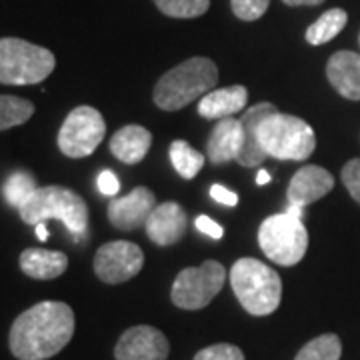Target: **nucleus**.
<instances>
[{"mask_svg": "<svg viewBox=\"0 0 360 360\" xmlns=\"http://www.w3.org/2000/svg\"><path fill=\"white\" fill-rule=\"evenodd\" d=\"M75 312L58 300H44L16 316L8 347L18 360H49L72 340Z\"/></svg>", "mask_w": 360, "mask_h": 360, "instance_id": "f257e3e1", "label": "nucleus"}, {"mask_svg": "<svg viewBox=\"0 0 360 360\" xmlns=\"http://www.w3.org/2000/svg\"><path fill=\"white\" fill-rule=\"evenodd\" d=\"M219 82V68L202 56H194L184 60L182 65L170 68L165 77L156 82L155 104L158 108L174 112L205 96Z\"/></svg>", "mask_w": 360, "mask_h": 360, "instance_id": "f03ea898", "label": "nucleus"}, {"mask_svg": "<svg viewBox=\"0 0 360 360\" xmlns=\"http://www.w3.org/2000/svg\"><path fill=\"white\" fill-rule=\"evenodd\" d=\"M231 286L240 307L252 316H269L281 307L283 281L257 258H240L231 269Z\"/></svg>", "mask_w": 360, "mask_h": 360, "instance_id": "7ed1b4c3", "label": "nucleus"}, {"mask_svg": "<svg viewBox=\"0 0 360 360\" xmlns=\"http://www.w3.org/2000/svg\"><path fill=\"white\" fill-rule=\"evenodd\" d=\"M26 224L60 220L72 234H82L89 226V206L82 196L65 186H42L26 198L18 208Z\"/></svg>", "mask_w": 360, "mask_h": 360, "instance_id": "20e7f679", "label": "nucleus"}, {"mask_svg": "<svg viewBox=\"0 0 360 360\" xmlns=\"http://www.w3.org/2000/svg\"><path fill=\"white\" fill-rule=\"evenodd\" d=\"M258 141L266 156L278 160H307L316 148V136L309 122L278 110L260 122Z\"/></svg>", "mask_w": 360, "mask_h": 360, "instance_id": "39448f33", "label": "nucleus"}, {"mask_svg": "<svg viewBox=\"0 0 360 360\" xmlns=\"http://www.w3.org/2000/svg\"><path fill=\"white\" fill-rule=\"evenodd\" d=\"M56 58L49 49L22 39H0V84H39L51 77Z\"/></svg>", "mask_w": 360, "mask_h": 360, "instance_id": "423d86ee", "label": "nucleus"}, {"mask_svg": "<svg viewBox=\"0 0 360 360\" xmlns=\"http://www.w3.org/2000/svg\"><path fill=\"white\" fill-rule=\"evenodd\" d=\"M258 245L269 260L281 266L298 264L309 248V232L302 219L288 212L269 217L258 229Z\"/></svg>", "mask_w": 360, "mask_h": 360, "instance_id": "0eeeda50", "label": "nucleus"}, {"mask_svg": "<svg viewBox=\"0 0 360 360\" xmlns=\"http://www.w3.org/2000/svg\"><path fill=\"white\" fill-rule=\"evenodd\" d=\"M226 281V270L219 260H206L200 266H191L174 278L170 298L182 310H200L219 295Z\"/></svg>", "mask_w": 360, "mask_h": 360, "instance_id": "6e6552de", "label": "nucleus"}, {"mask_svg": "<svg viewBox=\"0 0 360 360\" xmlns=\"http://www.w3.org/2000/svg\"><path fill=\"white\" fill-rule=\"evenodd\" d=\"M106 134L103 115L92 106H77L60 127L58 148L68 158L90 156Z\"/></svg>", "mask_w": 360, "mask_h": 360, "instance_id": "1a4fd4ad", "label": "nucleus"}, {"mask_svg": "<svg viewBox=\"0 0 360 360\" xmlns=\"http://www.w3.org/2000/svg\"><path fill=\"white\" fill-rule=\"evenodd\" d=\"M144 266L142 248L129 240L103 245L94 255V274L104 284H122L134 278Z\"/></svg>", "mask_w": 360, "mask_h": 360, "instance_id": "9d476101", "label": "nucleus"}, {"mask_svg": "<svg viewBox=\"0 0 360 360\" xmlns=\"http://www.w3.org/2000/svg\"><path fill=\"white\" fill-rule=\"evenodd\" d=\"M168 338L155 326L139 324L124 330L115 347L116 360H167Z\"/></svg>", "mask_w": 360, "mask_h": 360, "instance_id": "9b49d317", "label": "nucleus"}, {"mask_svg": "<svg viewBox=\"0 0 360 360\" xmlns=\"http://www.w3.org/2000/svg\"><path fill=\"white\" fill-rule=\"evenodd\" d=\"M155 208V193L146 186H136L130 194L108 205V220L118 231H136L146 224Z\"/></svg>", "mask_w": 360, "mask_h": 360, "instance_id": "f8f14e48", "label": "nucleus"}, {"mask_svg": "<svg viewBox=\"0 0 360 360\" xmlns=\"http://www.w3.org/2000/svg\"><path fill=\"white\" fill-rule=\"evenodd\" d=\"M335 188V176L326 168L316 167V165H307L290 179L286 198L288 205L307 208L312 202L321 200L322 196L330 193Z\"/></svg>", "mask_w": 360, "mask_h": 360, "instance_id": "ddd939ff", "label": "nucleus"}, {"mask_svg": "<svg viewBox=\"0 0 360 360\" xmlns=\"http://www.w3.org/2000/svg\"><path fill=\"white\" fill-rule=\"evenodd\" d=\"M188 226L186 212L179 202H162L156 205L153 214L148 217L144 229L146 236L158 246H172L184 236Z\"/></svg>", "mask_w": 360, "mask_h": 360, "instance_id": "4468645a", "label": "nucleus"}, {"mask_svg": "<svg viewBox=\"0 0 360 360\" xmlns=\"http://www.w3.org/2000/svg\"><path fill=\"white\" fill-rule=\"evenodd\" d=\"M245 144V130L240 118H222L210 132L206 144V153L212 165H226L231 160H238Z\"/></svg>", "mask_w": 360, "mask_h": 360, "instance_id": "2eb2a0df", "label": "nucleus"}, {"mask_svg": "<svg viewBox=\"0 0 360 360\" xmlns=\"http://www.w3.org/2000/svg\"><path fill=\"white\" fill-rule=\"evenodd\" d=\"M326 78L340 96L360 101V54L350 51L335 52L326 65Z\"/></svg>", "mask_w": 360, "mask_h": 360, "instance_id": "dca6fc26", "label": "nucleus"}, {"mask_svg": "<svg viewBox=\"0 0 360 360\" xmlns=\"http://www.w3.org/2000/svg\"><path fill=\"white\" fill-rule=\"evenodd\" d=\"M272 112H276V106L270 103H260L250 106L245 115L240 116V122H243V130H245V144H243V153L238 156V165H243L246 168L258 167L262 165L269 156L262 150L260 141H258V127L260 122Z\"/></svg>", "mask_w": 360, "mask_h": 360, "instance_id": "f3484780", "label": "nucleus"}, {"mask_svg": "<svg viewBox=\"0 0 360 360\" xmlns=\"http://www.w3.org/2000/svg\"><path fill=\"white\" fill-rule=\"evenodd\" d=\"M248 101V90L240 84L226 86V89L210 90L198 103V115L208 120H222L231 118L236 112H243Z\"/></svg>", "mask_w": 360, "mask_h": 360, "instance_id": "a211bd4d", "label": "nucleus"}, {"mask_svg": "<svg viewBox=\"0 0 360 360\" xmlns=\"http://www.w3.org/2000/svg\"><path fill=\"white\" fill-rule=\"evenodd\" d=\"M150 144H153L150 130L139 124H129L116 130L115 136L110 139V153L124 165H139L150 150Z\"/></svg>", "mask_w": 360, "mask_h": 360, "instance_id": "6ab92c4d", "label": "nucleus"}, {"mask_svg": "<svg viewBox=\"0 0 360 360\" xmlns=\"http://www.w3.org/2000/svg\"><path fill=\"white\" fill-rule=\"evenodd\" d=\"M68 269V257L58 250L46 248H26L20 255V270L34 281H52L65 274Z\"/></svg>", "mask_w": 360, "mask_h": 360, "instance_id": "aec40b11", "label": "nucleus"}, {"mask_svg": "<svg viewBox=\"0 0 360 360\" xmlns=\"http://www.w3.org/2000/svg\"><path fill=\"white\" fill-rule=\"evenodd\" d=\"M348 14L342 8H330L328 13H324L314 22L307 28V42L312 46H321L338 37L342 32V28L347 26Z\"/></svg>", "mask_w": 360, "mask_h": 360, "instance_id": "412c9836", "label": "nucleus"}, {"mask_svg": "<svg viewBox=\"0 0 360 360\" xmlns=\"http://www.w3.org/2000/svg\"><path fill=\"white\" fill-rule=\"evenodd\" d=\"M168 155H170V162H172L174 170L184 180H193L205 167V155L193 148L186 141L172 142Z\"/></svg>", "mask_w": 360, "mask_h": 360, "instance_id": "4be33fe9", "label": "nucleus"}, {"mask_svg": "<svg viewBox=\"0 0 360 360\" xmlns=\"http://www.w3.org/2000/svg\"><path fill=\"white\" fill-rule=\"evenodd\" d=\"M34 115V104L20 96L0 94V130L14 129L28 122Z\"/></svg>", "mask_w": 360, "mask_h": 360, "instance_id": "5701e85b", "label": "nucleus"}, {"mask_svg": "<svg viewBox=\"0 0 360 360\" xmlns=\"http://www.w3.org/2000/svg\"><path fill=\"white\" fill-rule=\"evenodd\" d=\"M342 342L336 335H322L312 338L298 350L295 360H340Z\"/></svg>", "mask_w": 360, "mask_h": 360, "instance_id": "b1692460", "label": "nucleus"}, {"mask_svg": "<svg viewBox=\"0 0 360 360\" xmlns=\"http://www.w3.org/2000/svg\"><path fill=\"white\" fill-rule=\"evenodd\" d=\"M37 191V182H34V176L28 174L25 170H18L8 176V180L4 182V198L11 206H16L20 208L22 202L30 194Z\"/></svg>", "mask_w": 360, "mask_h": 360, "instance_id": "393cba45", "label": "nucleus"}, {"mask_svg": "<svg viewBox=\"0 0 360 360\" xmlns=\"http://www.w3.org/2000/svg\"><path fill=\"white\" fill-rule=\"evenodd\" d=\"M158 11L172 18H196L210 6V0H155Z\"/></svg>", "mask_w": 360, "mask_h": 360, "instance_id": "a878e982", "label": "nucleus"}, {"mask_svg": "<svg viewBox=\"0 0 360 360\" xmlns=\"http://www.w3.org/2000/svg\"><path fill=\"white\" fill-rule=\"evenodd\" d=\"M231 6L236 18L245 22H252L269 11L270 0H231Z\"/></svg>", "mask_w": 360, "mask_h": 360, "instance_id": "bb28decb", "label": "nucleus"}, {"mask_svg": "<svg viewBox=\"0 0 360 360\" xmlns=\"http://www.w3.org/2000/svg\"><path fill=\"white\" fill-rule=\"evenodd\" d=\"M194 360H245V354L238 347L222 342V345L202 348L200 352H196Z\"/></svg>", "mask_w": 360, "mask_h": 360, "instance_id": "cd10ccee", "label": "nucleus"}, {"mask_svg": "<svg viewBox=\"0 0 360 360\" xmlns=\"http://www.w3.org/2000/svg\"><path fill=\"white\" fill-rule=\"evenodd\" d=\"M342 182L350 196L360 205V158H354L342 168Z\"/></svg>", "mask_w": 360, "mask_h": 360, "instance_id": "c85d7f7f", "label": "nucleus"}, {"mask_svg": "<svg viewBox=\"0 0 360 360\" xmlns=\"http://www.w3.org/2000/svg\"><path fill=\"white\" fill-rule=\"evenodd\" d=\"M96 184H98V191H101L104 196H115V194H118V191H120L118 176H116L115 172H110V170H103L98 180H96Z\"/></svg>", "mask_w": 360, "mask_h": 360, "instance_id": "c756f323", "label": "nucleus"}, {"mask_svg": "<svg viewBox=\"0 0 360 360\" xmlns=\"http://www.w3.org/2000/svg\"><path fill=\"white\" fill-rule=\"evenodd\" d=\"M196 229L202 232V234H206V236H210V238H214V240H219V238H222V234H224V231H222V226L220 224H217L214 220H210V217H205V214H200L198 219H196Z\"/></svg>", "mask_w": 360, "mask_h": 360, "instance_id": "7c9ffc66", "label": "nucleus"}, {"mask_svg": "<svg viewBox=\"0 0 360 360\" xmlns=\"http://www.w3.org/2000/svg\"><path fill=\"white\" fill-rule=\"evenodd\" d=\"M210 196L220 202V205H226V206H236L238 205V196L229 191V188H224L222 184H212L210 186Z\"/></svg>", "mask_w": 360, "mask_h": 360, "instance_id": "2f4dec72", "label": "nucleus"}, {"mask_svg": "<svg viewBox=\"0 0 360 360\" xmlns=\"http://www.w3.org/2000/svg\"><path fill=\"white\" fill-rule=\"evenodd\" d=\"M283 2L288 6H316V4H322L324 0H283Z\"/></svg>", "mask_w": 360, "mask_h": 360, "instance_id": "473e14b6", "label": "nucleus"}, {"mask_svg": "<svg viewBox=\"0 0 360 360\" xmlns=\"http://www.w3.org/2000/svg\"><path fill=\"white\" fill-rule=\"evenodd\" d=\"M270 182V174L264 170V168H260L257 174V184L258 186H264V184H269Z\"/></svg>", "mask_w": 360, "mask_h": 360, "instance_id": "72a5a7b5", "label": "nucleus"}, {"mask_svg": "<svg viewBox=\"0 0 360 360\" xmlns=\"http://www.w3.org/2000/svg\"><path fill=\"white\" fill-rule=\"evenodd\" d=\"M37 236H39V240H46L49 238V232H46V226H44V222H40V224H37Z\"/></svg>", "mask_w": 360, "mask_h": 360, "instance_id": "f704fd0d", "label": "nucleus"}, {"mask_svg": "<svg viewBox=\"0 0 360 360\" xmlns=\"http://www.w3.org/2000/svg\"><path fill=\"white\" fill-rule=\"evenodd\" d=\"M286 212H288V214H292V217H296V219H302V212H304V208H298V206L288 205L286 206Z\"/></svg>", "mask_w": 360, "mask_h": 360, "instance_id": "c9c22d12", "label": "nucleus"}, {"mask_svg": "<svg viewBox=\"0 0 360 360\" xmlns=\"http://www.w3.org/2000/svg\"><path fill=\"white\" fill-rule=\"evenodd\" d=\"M359 42H360V37H359Z\"/></svg>", "mask_w": 360, "mask_h": 360, "instance_id": "e433bc0d", "label": "nucleus"}]
</instances>
